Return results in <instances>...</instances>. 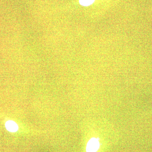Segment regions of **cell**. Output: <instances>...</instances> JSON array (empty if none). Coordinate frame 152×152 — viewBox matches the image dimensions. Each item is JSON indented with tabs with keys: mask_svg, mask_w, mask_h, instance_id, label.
<instances>
[{
	"mask_svg": "<svg viewBox=\"0 0 152 152\" xmlns=\"http://www.w3.org/2000/svg\"><path fill=\"white\" fill-rule=\"evenodd\" d=\"M99 148V142L98 140L94 138L92 139L87 144L86 151L87 152H96Z\"/></svg>",
	"mask_w": 152,
	"mask_h": 152,
	"instance_id": "obj_1",
	"label": "cell"
},
{
	"mask_svg": "<svg viewBox=\"0 0 152 152\" xmlns=\"http://www.w3.org/2000/svg\"><path fill=\"white\" fill-rule=\"evenodd\" d=\"M7 129L11 132H15L18 130V126L16 123L12 121H8L6 123Z\"/></svg>",
	"mask_w": 152,
	"mask_h": 152,
	"instance_id": "obj_2",
	"label": "cell"
},
{
	"mask_svg": "<svg viewBox=\"0 0 152 152\" xmlns=\"http://www.w3.org/2000/svg\"><path fill=\"white\" fill-rule=\"evenodd\" d=\"M95 0H80V3L83 6H88L92 4Z\"/></svg>",
	"mask_w": 152,
	"mask_h": 152,
	"instance_id": "obj_3",
	"label": "cell"
}]
</instances>
